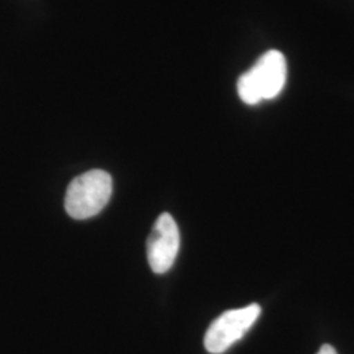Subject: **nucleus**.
Returning <instances> with one entry per match:
<instances>
[{
	"label": "nucleus",
	"mask_w": 354,
	"mask_h": 354,
	"mask_svg": "<svg viewBox=\"0 0 354 354\" xmlns=\"http://www.w3.org/2000/svg\"><path fill=\"white\" fill-rule=\"evenodd\" d=\"M288 64L279 50L266 51L252 68L238 80V93L241 102L256 105L263 100L277 97L286 84Z\"/></svg>",
	"instance_id": "obj_1"
},
{
	"label": "nucleus",
	"mask_w": 354,
	"mask_h": 354,
	"mask_svg": "<svg viewBox=\"0 0 354 354\" xmlns=\"http://www.w3.org/2000/svg\"><path fill=\"white\" fill-rule=\"evenodd\" d=\"M112 189V177L102 169H92L76 177L66 192L67 214L79 221L99 214L109 203Z\"/></svg>",
	"instance_id": "obj_2"
},
{
	"label": "nucleus",
	"mask_w": 354,
	"mask_h": 354,
	"mask_svg": "<svg viewBox=\"0 0 354 354\" xmlns=\"http://www.w3.org/2000/svg\"><path fill=\"white\" fill-rule=\"evenodd\" d=\"M261 314V307L253 304L230 310L216 317L205 335V348L209 353H225L236 342L252 328Z\"/></svg>",
	"instance_id": "obj_3"
},
{
	"label": "nucleus",
	"mask_w": 354,
	"mask_h": 354,
	"mask_svg": "<svg viewBox=\"0 0 354 354\" xmlns=\"http://www.w3.org/2000/svg\"><path fill=\"white\" fill-rule=\"evenodd\" d=\"M180 248V232L175 219L163 213L160 215L147 239V260L156 274L168 272L175 260Z\"/></svg>",
	"instance_id": "obj_4"
},
{
	"label": "nucleus",
	"mask_w": 354,
	"mask_h": 354,
	"mask_svg": "<svg viewBox=\"0 0 354 354\" xmlns=\"http://www.w3.org/2000/svg\"><path fill=\"white\" fill-rule=\"evenodd\" d=\"M317 354H337V352H336V349L333 346L326 344V345L320 346V349H319V352Z\"/></svg>",
	"instance_id": "obj_5"
}]
</instances>
